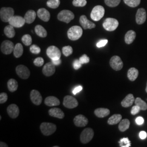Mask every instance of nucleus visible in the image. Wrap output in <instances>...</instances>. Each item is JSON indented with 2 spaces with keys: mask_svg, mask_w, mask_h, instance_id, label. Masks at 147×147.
<instances>
[{
  "mask_svg": "<svg viewBox=\"0 0 147 147\" xmlns=\"http://www.w3.org/2000/svg\"><path fill=\"white\" fill-rule=\"evenodd\" d=\"M30 98L32 102L36 105H39L42 102V96L39 91L33 89L31 92Z\"/></svg>",
  "mask_w": 147,
  "mask_h": 147,
  "instance_id": "nucleus-14",
  "label": "nucleus"
},
{
  "mask_svg": "<svg viewBox=\"0 0 147 147\" xmlns=\"http://www.w3.org/2000/svg\"><path fill=\"white\" fill-rule=\"evenodd\" d=\"M82 90V87L81 86H79L74 89L73 90V93L74 95H76L80 92H81Z\"/></svg>",
  "mask_w": 147,
  "mask_h": 147,
  "instance_id": "nucleus-50",
  "label": "nucleus"
},
{
  "mask_svg": "<svg viewBox=\"0 0 147 147\" xmlns=\"http://www.w3.org/2000/svg\"><path fill=\"white\" fill-rule=\"evenodd\" d=\"M139 136L141 139L142 140H144L147 138V134L146 132L144 131H142L140 132L139 134Z\"/></svg>",
  "mask_w": 147,
  "mask_h": 147,
  "instance_id": "nucleus-51",
  "label": "nucleus"
},
{
  "mask_svg": "<svg viewBox=\"0 0 147 147\" xmlns=\"http://www.w3.org/2000/svg\"><path fill=\"white\" fill-rule=\"evenodd\" d=\"M82 29L79 26H74L70 27L67 32L69 39L71 40H78L82 36Z\"/></svg>",
  "mask_w": 147,
  "mask_h": 147,
  "instance_id": "nucleus-1",
  "label": "nucleus"
},
{
  "mask_svg": "<svg viewBox=\"0 0 147 147\" xmlns=\"http://www.w3.org/2000/svg\"><path fill=\"white\" fill-rule=\"evenodd\" d=\"M80 23L84 30L92 29L95 27V24L88 20L85 16H81L80 18Z\"/></svg>",
  "mask_w": 147,
  "mask_h": 147,
  "instance_id": "nucleus-19",
  "label": "nucleus"
},
{
  "mask_svg": "<svg viewBox=\"0 0 147 147\" xmlns=\"http://www.w3.org/2000/svg\"><path fill=\"white\" fill-rule=\"evenodd\" d=\"M110 113V110L108 109L105 108H98L94 111L95 115L98 118H104L109 116Z\"/></svg>",
  "mask_w": 147,
  "mask_h": 147,
  "instance_id": "nucleus-24",
  "label": "nucleus"
},
{
  "mask_svg": "<svg viewBox=\"0 0 147 147\" xmlns=\"http://www.w3.org/2000/svg\"><path fill=\"white\" fill-rule=\"evenodd\" d=\"M16 73L22 79L26 80L30 77V71L28 68L24 65H19L16 68Z\"/></svg>",
  "mask_w": 147,
  "mask_h": 147,
  "instance_id": "nucleus-9",
  "label": "nucleus"
},
{
  "mask_svg": "<svg viewBox=\"0 0 147 147\" xmlns=\"http://www.w3.org/2000/svg\"><path fill=\"white\" fill-rule=\"evenodd\" d=\"M14 45L10 40L3 41L1 45V51L5 55H9L14 51Z\"/></svg>",
  "mask_w": 147,
  "mask_h": 147,
  "instance_id": "nucleus-11",
  "label": "nucleus"
},
{
  "mask_svg": "<svg viewBox=\"0 0 147 147\" xmlns=\"http://www.w3.org/2000/svg\"><path fill=\"white\" fill-rule=\"evenodd\" d=\"M8 89L11 92H14L18 88V83L16 80L11 79L7 82Z\"/></svg>",
  "mask_w": 147,
  "mask_h": 147,
  "instance_id": "nucleus-28",
  "label": "nucleus"
},
{
  "mask_svg": "<svg viewBox=\"0 0 147 147\" xmlns=\"http://www.w3.org/2000/svg\"><path fill=\"white\" fill-rule=\"evenodd\" d=\"M8 99V95L5 93H1L0 94V103L3 104L7 101Z\"/></svg>",
  "mask_w": 147,
  "mask_h": 147,
  "instance_id": "nucleus-45",
  "label": "nucleus"
},
{
  "mask_svg": "<svg viewBox=\"0 0 147 147\" xmlns=\"http://www.w3.org/2000/svg\"><path fill=\"white\" fill-rule=\"evenodd\" d=\"M4 32L5 36L9 38H13L16 35V32L14 27L12 26L11 25L5 27L4 29Z\"/></svg>",
  "mask_w": 147,
  "mask_h": 147,
  "instance_id": "nucleus-32",
  "label": "nucleus"
},
{
  "mask_svg": "<svg viewBox=\"0 0 147 147\" xmlns=\"http://www.w3.org/2000/svg\"><path fill=\"white\" fill-rule=\"evenodd\" d=\"M94 131L91 128H86L80 135V141L84 144L90 142L94 136Z\"/></svg>",
  "mask_w": 147,
  "mask_h": 147,
  "instance_id": "nucleus-6",
  "label": "nucleus"
},
{
  "mask_svg": "<svg viewBox=\"0 0 147 147\" xmlns=\"http://www.w3.org/2000/svg\"><path fill=\"white\" fill-rule=\"evenodd\" d=\"M80 62L82 63V64H85V63H88L89 62V61H90V59L89 57L86 55H83L81 57H80L79 59Z\"/></svg>",
  "mask_w": 147,
  "mask_h": 147,
  "instance_id": "nucleus-44",
  "label": "nucleus"
},
{
  "mask_svg": "<svg viewBox=\"0 0 147 147\" xmlns=\"http://www.w3.org/2000/svg\"><path fill=\"white\" fill-rule=\"evenodd\" d=\"M74 14L71 11L68 10L62 11L57 16V18L59 21L64 22L66 23H69L74 19Z\"/></svg>",
  "mask_w": 147,
  "mask_h": 147,
  "instance_id": "nucleus-7",
  "label": "nucleus"
},
{
  "mask_svg": "<svg viewBox=\"0 0 147 147\" xmlns=\"http://www.w3.org/2000/svg\"><path fill=\"white\" fill-rule=\"evenodd\" d=\"M62 52H63V55L65 56L68 57L73 53V50L72 47L70 46H65L62 48Z\"/></svg>",
  "mask_w": 147,
  "mask_h": 147,
  "instance_id": "nucleus-40",
  "label": "nucleus"
},
{
  "mask_svg": "<svg viewBox=\"0 0 147 147\" xmlns=\"http://www.w3.org/2000/svg\"><path fill=\"white\" fill-rule=\"evenodd\" d=\"M37 15L41 20L45 22L49 21L50 18V13L45 8L39 9L37 11Z\"/></svg>",
  "mask_w": 147,
  "mask_h": 147,
  "instance_id": "nucleus-21",
  "label": "nucleus"
},
{
  "mask_svg": "<svg viewBox=\"0 0 147 147\" xmlns=\"http://www.w3.org/2000/svg\"><path fill=\"white\" fill-rule=\"evenodd\" d=\"M22 42L26 46H29L31 45L32 42V37L29 34H25L23 37H22Z\"/></svg>",
  "mask_w": 147,
  "mask_h": 147,
  "instance_id": "nucleus-37",
  "label": "nucleus"
},
{
  "mask_svg": "<svg viewBox=\"0 0 147 147\" xmlns=\"http://www.w3.org/2000/svg\"><path fill=\"white\" fill-rule=\"evenodd\" d=\"M61 59H56V60H52V62L53 64L55 65H59L61 63Z\"/></svg>",
  "mask_w": 147,
  "mask_h": 147,
  "instance_id": "nucleus-52",
  "label": "nucleus"
},
{
  "mask_svg": "<svg viewBox=\"0 0 147 147\" xmlns=\"http://www.w3.org/2000/svg\"><path fill=\"white\" fill-rule=\"evenodd\" d=\"M9 24L14 27L20 28L23 26L26 21L24 18L20 16H13L9 20Z\"/></svg>",
  "mask_w": 147,
  "mask_h": 147,
  "instance_id": "nucleus-13",
  "label": "nucleus"
},
{
  "mask_svg": "<svg viewBox=\"0 0 147 147\" xmlns=\"http://www.w3.org/2000/svg\"><path fill=\"white\" fill-rule=\"evenodd\" d=\"M105 14V9L101 5H96L91 12L90 18L95 21H98L104 16Z\"/></svg>",
  "mask_w": 147,
  "mask_h": 147,
  "instance_id": "nucleus-3",
  "label": "nucleus"
},
{
  "mask_svg": "<svg viewBox=\"0 0 147 147\" xmlns=\"http://www.w3.org/2000/svg\"><path fill=\"white\" fill-rule=\"evenodd\" d=\"M73 4L75 7H84L86 5V0H74Z\"/></svg>",
  "mask_w": 147,
  "mask_h": 147,
  "instance_id": "nucleus-41",
  "label": "nucleus"
},
{
  "mask_svg": "<svg viewBox=\"0 0 147 147\" xmlns=\"http://www.w3.org/2000/svg\"><path fill=\"white\" fill-rule=\"evenodd\" d=\"M146 92L147 93V87H146Z\"/></svg>",
  "mask_w": 147,
  "mask_h": 147,
  "instance_id": "nucleus-54",
  "label": "nucleus"
},
{
  "mask_svg": "<svg viewBox=\"0 0 147 147\" xmlns=\"http://www.w3.org/2000/svg\"><path fill=\"white\" fill-rule=\"evenodd\" d=\"M36 18V13L33 10H30L27 11L24 19L26 21V23L30 24L35 20Z\"/></svg>",
  "mask_w": 147,
  "mask_h": 147,
  "instance_id": "nucleus-25",
  "label": "nucleus"
},
{
  "mask_svg": "<svg viewBox=\"0 0 147 147\" xmlns=\"http://www.w3.org/2000/svg\"><path fill=\"white\" fill-rule=\"evenodd\" d=\"M146 20V11L144 8H140L137 11L136 21L138 25H142Z\"/></svg>",
  "mask_w": 147,
  "mask_h": 147,
  "instance_id": "nucleus-18",
  "label": "nucleus"
},
{
  "mask_svg": "<svg viewBox=\"0 0 147 147\" xmlns=\"http://www.w3.org/2000/svg\"><path fill=\"white\" fill-rule=\"evenodd\" d=\"M7 111L8 115L13 119L17 118L19 116L20 112L18 106L16 104H11L8 106L7 109Z\"/></svg>",
  "mask_w": 147,
  "mask_h": 147,
  "instance_id": "nucleus-17",
  "label": "nucleus"
},
{
  "mask_svg": "<svg viewBox=\"0 0 147 147\" xmlns=\"http://www.w3.org/2000/svg\"><path fill=\"white\" fill-rule=\"evenodd\" d=\"M119 146L121 147H131V142L128 138H123L119 141Z\"/></svg>",
  "mask_w": 147,
  "mask_h": 147,
  "instance_id": "nucleus-38",
  "label": "nucleus"
},
{
  "mask_svg": "<svg viewBox=\"0 0 147 147\" xmlns=\"http://www.w3.org/2000/svg\"><path fill=\"white\" fill-rule=\"evenodd\" d=\"M49 115L53 117L57 118L59 119H63L64 117V113L61 109L58 108H52L49 110Z\"/></svg>",
  "mask_w": 147,
  "mask_h": 147,
  "instance_id": "nucleus-20",
  "label": "nucleus"
},
{
  "mask_svg": "<svg viewBox=\"0 0 147 147\" xmlns=\"http://www.w3.org/2000/svg\"><path fill=\"white\" fill-rule=\"evenodd\" d=\"M24 50H23V47L20 43L16 44L14 49V56L16 58H19L23 54Z\"/></svg>",
  "mask_w": 147,
  "mask_h": 147,
  "instance_id": "nucleus-31",
  "label": "nucleus"
},
{
  "mask_svg": "<svg viewBox=\"0 0 147 147\" xmlns=\"http://www.w3.org/2000/svg\"><path fill=\"white\" fill-rule=\"evenodd\" d=\"M82 64L80 62V60L76 59L74 61L73 64L74 68L75 70H78L82 67Z\"/></svg>",
  "mask_w": 147,
  "mask_h": 147,
  "instance_id": "nucleus-47",
  "label": "nucleus"
},
{
  "mask_svg": "<svg viewBox=\"0 0 147 147\" xmlns=\"http://www.w3.org/2000/svg\"><path fill=\"white\" fill-rule=\"evenodd\" d=\"M63 104V105L68 109L75 108L79 105L78 100L70 95H67L64 98Z\"/></svg>",
  "mask_w": 147,
  "mask_h": 147,
  "instance_id": "nucleus-10",
  "label": "nucleus"
},
{
  "mask_svg": "<svg viewBox=\"0 0 147 147\" xmlns=\"http://www.w3.org/2000/svg\"><path fill=\"white\" fill-rule=\"evenodd\" d=\"M122 119V116L119 114H115L111 116L107 121L109 125H115L119 123Z\"/></svg>",
  "mask_w": 147,
  "mask_h": 147,
  "instance_id": "nucleus-30",
  "label": "nucleus"
},
{
  "mask_svg": "<svg viewBox=\"0 0 147 147\" xmlns=\"http://www.w3.org/2000/svg\"><path fill=\"white\" fill-rule=\"evenodd\" d=\"M30 51L34 54H39L40 53V48L36 45H32L30 47Z\"/></svg>",
  "mask_w": 147,
  "mask_h": 147,
  "instance_id": "nucleus-43",
  "label": "nucleus"
},
{
  "mask_svg": "<svg viewBox=\"0 0 147 147\" xmlns=\"http://www.w3.org/2000/svg\"><path fill=\"white\" fill-rule=\"evenodd\" d=\"M130 125V122L129 119H124L119 122L118 128L121 132L125 131L129 128Z\"/></svg>",
  "mask_w": 147,
  "mask_h": 147,
  "instance_id": "nucleus-29",
  "label": "nucleus"
},
{
  "mask_svg": "<svg viewBox=\"0 0 147 147\" xmlns=\"http://www.w3.org/2000/svg\"><path fill=\"white\" fill-rule=\"evenodd\" d=\"M45 104L51 107L58 106L60 104V101L55 96H50L45 99Z\"/></svg>",
  "mask_w": 147,
  "mask_h": 147,
  "instance_id": "nucleus-23",
  "label": "nucleus"
},
{
  "mask_svg": "<svg viewBox=\"0 0 147 147\" xmlns=\"http://www.w3.org/2000/svg\"><path fill=\"white\" fill-rule=\"evenodd\" d=\"M60 5L59 0H49L47 2V5L53 9H55L58 7Z\"/></svg>",
  "mask_w": 147,
  "mask_h": 147,
  "instance_id": "nucleus-36",
  "label": "nucleus"
},
{
  "mask_svg": "<svg viewBox=\"0 0 147 147\" xmlns=\"http://www.w3.org/2000/svg\"><path fill=\"white\" fill-rule=\"evenodd\" d=\"M55 66L52 62L47 63L42 68V73L46 76H52L55 73Z\"/></svg>",
  "mask_w": 147,
  "mask_h": 147,
  "instance_id": "nucleus-15",
  "label": "nucleus"
},
{
  "mask_svg": "<svg viewBox=\"0 0 147 147\" xmlns=\"http://www.w3.org/2000/svg\"><path fill=\"white\" fill-rule=\"evenodd\" d=\"M14 14V11L12 8L10 7H3L0 11L1 19L3 22H9L11 18Z\"/></svg>",
  "mask_w": 147,
  "mask_h": 147,
  "instance_id": "nucleus-4",
  "label": "nucleus"
},
{
  "mask_svg": "<svg viewBox=\"0 0 147 147\" xmlns=\"http://www.w3.org/2000/svg\"><path fill=\"white\" fill-rule=\"evenodd\" d=\"M0 147H8V145L3 142H0Z\"/></svg>",
  "mask_w": 147,
  "mask_h": 147,
  "instance_id": "nucleus-53",
  "label": "nucleus"
},
{
  "mask_svg": "<svg viewBox=\"0 0 147 147\" xmlns=\"http://www.w3.org/2000/svg\"><path fill=\"white\" fill-rule=\"evenodd\" d=\"M135 105L139 106L141 110L145 111L147 110V103L142 100L140 98H137L135 100Z\"/></svg>",
  "mask_w": 147,
  "mask_h": 147,
  "instance_id": "nucleus-34",
  "label": "nucleus"
},
{
  "mask_svg": "<svg viewBox=\"0 0 147 147\" xmlns=\"http://www.w3.org/2000/svg\"><path fill=\"white\" fill-rule=\"evenodd\" d=\"M119 25V22L117 20L114 18H107L103 22L102 26L107 31H113L116 30Z\"/></svg>",
  "mask_w": 147,
  "mask_h": 147,
  "instance_id": "nucleus-5",
  "label": "nucleus"
},
{
  "mask_svg": "<svg viewBox=\"0 0 147 147\" xmlns=\"http://www.w3.org/2000/svg\"><path fill=\"white\" fill-rule=\"evenodd\" d=\"M33 63L37 67H42L44 63V60L42 57H37L34 60Z\"/></svg>",
  "mask_w": 147,
  "mask_h": 147,
  "instance_id": "nucleus-42",
  "label": "nucleus"
},
{
  "mask_svg": "<svg viewBox=\"0 0 147 147\" xmlns=\"http://www.w3.org/2000/svg\"><path fill=\"white\" fill-rule=\"evenodd\" d=\"M110 64L111 68L116 71H119L123 67V61L118 56H114L111 58Z\"/></svg>",
  "mask_w": 147,
  "mask_h": 147,
  "instance_id": "nucleus-12",
  "label": "nucleus"
},
{
  "mask_svg": "<svg viewBox=\"0 0 147 147\" xmlns=\"http://www.w3.org/2000/svg\"><path fill=\"white\" fill-rule=\"evenodd\" d=\"M124 2L126 5L134 8L140 5L141 0H124Z\"/></svg>",
  "mask_w": 147,
  "mask_h": 147,
  "instance_id": "nucleus-35",
  "label": "nucleus"
},
{
  "mask_svg": "<svg viewBox=\"0 0 147 147\" xmlns=\"http://www.w3.org/2000/svg\"><path fill=\"white\" fill-rule=\"evenodd\" d=\"M108 42V40L107 39H103L101 40L99 42L96 44V46L98 47H105V45L107 44Z\"/></svg>",
  "mask_w": 147,
  "mask_h": 147,
  "instance_id": "nucleus-48",
  "label": "nucleus"
},
{
  "mask_svg": "<svg viewBox=\"0 0 147 147\" xmlns=\"http://www.w3.org/2000/svg\"><path fill=\"white\" fill-rule=\"evenodd\" d=\"M35 32L39 37L45 38L47 36V32L41 25H37L36 26Z\"/></svg>",
  "mask_w": 147,
  "mask_h": 147,
  "instance_id": "nucleus-33",
  "label": "nucleus"
},
{
  "mask_svg": "<svg viewBox=\"0 0 147 147\" xmlns=\"http://www.w3.org/2000/svg\"><path fill=\"white\" fill-rule=\"evenodd\" d=\"M140 110H141L140 107L139 106H138L137 105H135V106H134L132 107L131 110V113L132 115H136L138 113H139Z\"/></svg>",
  "mask_w": 147,
  "mask_h": 147,
  "instance_id": "nucleus-46",
  "label": "nucleus"
},
{
  "mask_svg": "<svg viewBox=\"0 0 147 147\" xmlns=\"http://www.w3.org/2000/svg\"><path fill=\"white\" fill-rule=\"evenodd\" d=\"M47 56L51 60H56L60 59L61 53L58 47L55 46H50L48 47L47 50Z\"/></svg>",
  "mask_w": 147,
  "mask_h": 147,
  "instance_id": "nucleus-8",
  "label": "nucleus"
},
{
  "mask_svg": "<svg viewBox=\"0 0 147 147\" xmlns=\"http://www.w3.org/2000/svg\"><path fill=\"white\" fill-rule=\"evenodd\" d=\"M135 102V98L133 94H129L121 102V105L124 107H129L132 105Z\"/></svg>",
  "mask_w": 147,
  "mask_h": 147,
  "instance_id": "nucleus-22",
  "label": "nucleus"
},
{
  "mask_svg": "<svg viewBox=\"0 0 147 147\" xmlns=\"http://www.w3.org/2000/svg\"><path fill=\"white\" fill-rule=\"evenodd\" d=\"M136 36V32L132 30H130L127 32L125 36V42L127 44H130L134 41Z\"/></svg>",
  "mask_w": 147,
  "mask_h": 147,
  "instance_id": "nucleus-26",
  "label": "nucleus"
},
{
  "mask_svg": "<svg viewBox=\"0 0 147 147\" xmlns=\"http://www.w3.org/2000/svg\"><path fill=\"white\" fill-rule=\"evenodd\" d=\"M121 0H105V4L110 7H115L121 2Z\"/></svg>",
  "mask_w": 147,
  "mask_h": 147,
  "instance_id": "nucleus-39",
  "label": "nucleus"
},
{
  "mask_svg": "<svg viewBox=\"0 0 147 147\" xmlns=\"http://www.w3.org/2000/svg\"><path fill=\"white\" fill-rule=\"evenodd\" d=\"M74 124L78 127H84L88 123V119L82 115L76 116L74 119Z\"/></svg>",
  "mask_w": 147,
  "mask_h": 147,
  "instance_id": "nucleus-16",
  "label": "nucleus"
},
{
  "mask_svg": "<svg viewBox=\"0 0 147 147\" xmlns=\"http://www.w3.org/2000/svg\"><path fill=\"white\" fill-rule=\"evenodd\" d=\"M40 130L45 136H50L56 131L57 126L51 123H42L40 126Z\"/></svg>",
  "mask_w": 147,
  "mask_h": 147,
  "instance_id": "nucleus-2",
  "label": "nucleus"
},
{
  "mask_svg": "<svg viewBox=\"0 0 147 147\" xmlns=\"http://www.w3.org/2000/svg\"><path fill=\"white\" fill-rule=\"evenodd\" d=\"M144 119L142 117H138L136 119V123L138 125H142L144 123Z\"/></svg>",
  "mask_w": 147,
  "mask_h": 147,
  "instance_id": "nucleus-49",
  "label": "nucleus"
},
{
  "mask_svg": "<svg viewBox=\"0 0 147 147\" xmlns=\"http://www.w3.org/2000/svg\"><path fill=\"white\" fill-rule=\"evenodd\" d=\"M138 70L135 68H131L127 71V78L130 81H134L138 76Z\"/></svg>",
  "mask_w": 147,
  "mask_h": 147,
  "instance_id": "nucleus-27",
  "label": "nucleus"
}]
</instances>
